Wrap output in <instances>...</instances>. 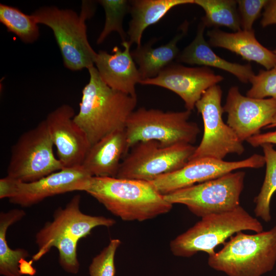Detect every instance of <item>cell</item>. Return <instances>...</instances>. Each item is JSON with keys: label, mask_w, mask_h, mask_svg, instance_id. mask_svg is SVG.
I'll list each match as a JSON object with an SVG mask.
<instances>
[{"label": "cell", "mask_w": 276, "mask_h": 276, "mask_svg": "<svg viewBox=\"0 0 276 276\" xmlns=\"http://www.w3.org/2000/svg\"><path fill=\"white\" fill-rule=\"evenodd\" d=\"M194 4L204 11L202 22L206 27L223 26L234 32L241 30L237 1L194 0Z\"/></svg>", "instance_id": "cell-24"}, {"label": "cell", "mask_w": 276, "mask_h": 276, "mask_svg": "<svg viewBox=\"0 0 276 276\" xmlns=\"http://www.w3.org/2000/svg\"><path fill=\"white\" fill-rule=\"evenodd\" d=\"M121 243L119 239L111 240L108 245L93 259L88 267L90 276H114V257Z\"/></svg>", "instance_id": "cell-28"}, {"label": "cell", "mask_w": 276, "mask_h": 276, "mask_svg": "<svg viewBox=\"0 0 276 276\" xmlns=\"http://www.w3.org/2000/svg\"><path fill=\"white\" fill-rule=\"evenodd\" d=\"M124 50L116 46L112 53H97L95 64L102 80L112 89L137 97L135 85L141 80L130 51L128 41L122 42Z\"/></svg>", "instance_id": "cell-17"}, {"label": "cell", "mask_w": 276, "mask_h": 276, "mask_svg": "<svg viewBox=\"0 0 276 276\" xmlns=\"http://www.w3.org/2000/svg\"><path fill=\"white\" fill-rule=\"evenodd\" d=\"M266 165V173L263 183L258 195L255 198L254 212L256 217L265 222L271 220L270 201L276 191V150L270 144L261 146Z\"/></svg>", "instance_id": "cell-25"}, {"label": "cell", "mask_w": 276, "mask_h": 276, "mask_svg": "<svg viewBox=\"0 0 276 276\" xmlns=\"http://www.w3.org/2000/svg\"><path fill=\"white\" fill-rule=\"evenodd\" d=\"M222 91L218 85L208 89L195 107L201 114L204 131L201 141L190 160L208 157L220 160L228 154L241 155L245 149L234 130L222 119Z\"/></svg>", "instance_id": "cell-11"}, {"label": "cell", "mask_w": 276, "mask_h": 276, "mask_svg": "<svg viewBox=\"0 0 276 276\" xmlns=\"http://www.w3.org/2000/svg\"><path fill=\"white\" fill-rule=\"evenodd\" d=\"M205 27L202 21L199 24L195 38L179 53L177 61L219 68L234 75L243 83L250 82L255 75L250 64L231 62L216 54L204 39L203 33Z\"/></svg>", "instance_id": "cell-20"}, {"label": "cell", "mask_w": 276, "mask_h": 276, "mask_svg": "<svg viewBox=\"0 0 276 276\" xmlns=\"http://www.w3.org/2000/svg\"><path fill=\"white\" fill-rule=\"evenodd\" d=\"M265 164L263 155L254 154L239 161L204 157L190 160L179 169L149 181L162 195L215 179L243 168H259Z\"/></svg>", "instance_id": "cell-13"}, {"label": "cell", "mask_w": 276, "mask_h": 276, "mask_svg": "<svg viewBox=\"0 0 276 276\" xmlns=\"http://www.w3.org/2000/svg\"><path fill=\"white\" fill-rule=\"evenodd\" d=\"M273 53L276 56V48L274 50V51H273Z\"/></svg>", "instance_id": "cell-33"}, {"label": "cell", "mask_w": 276, "mask_h": 276, "mask_svg": "<svg viewBox=\"0 0 276 276\" xmlns=\"http://www.w3.org/2000/svg\"><path fill=\"white\" fill-rule=\"evenodd\" d=\"M88 70L89 80L83 88L79 110L74 120L86 133L91 146L115 131L125 129L136 105L137 97L110 88L94 66Z\"/></svg>", "instance_id": "cell-1"}, {"label": "cell", "mask_w": 276, "mask_h": 276, "mask_svg": "<svg viewBox=\"0 0 276 276\" xmlns=\"http://www.w3.org/2000/svg\"><path fill=\"white\" fill-rule=\"evenodd\" d=\"M223 79L222 76L206 66L191 67L172 63L156 77L141 80L139 83L172 91L184 101L186 110L191 111L204 93Z\"/></svg>", "instance_id": "cell-15"}, {"label": "cell", "mask_w": 276, "mask_h": 276, "mask_svg": "<svg viewBox=\"0 0 276 276\" xmlns=\"http://www.w3.org/2000/svg\"><path fill=\"white\" fill-rule=\"evenodd\" d=\"M54 146L43 120L22 133L12 146L7 176L29 182L64 168L54 155Z\"/></svg>", "instance_id": "cell-8"}, {"label": "cell", "mask_w": 276, "mask_h": 276, "mask_svg": "<svg viewBox=\"0 0 276 276\" xmlns=\"http://www.w3.org/2000/svg\"><path fill=\"white\" fill-rule=\"evenodd\" d=\"M268 0H238L241 28L245 31L252 30L255 20L259 17Z\"/></svg>", "instance_id": "cell-30"}, {"label": "cell", "mask_w": 276, "mask_h": 276, "mask_svg": "<svg viewBox=\"0 0 276 276\" xmlns=\"http://www.w3.org/2000/svg\"><path fill=\"white\" fill-rule=\"evenodd\" d=\"M261 25L262 27L276 24V0H270L264 7Z\"/></svg>", "instance_id": "cell-31"}, {"label": "cell", "mask_w": 276, "mask_h": 276, "mask_svg": "<svg viewBox=\"0 0 276 276\" xmlns=\"http://www.w3.org/2000/svg\"><path fill=\"white\" fill-rule=\"evenodd\" d=\"M276 276V275H275Z\"/></svg>", "instance_id": "cell-34"}, {"label": "cell", "mask_w": 276, "mask_h": 276, "mask_svg": "<svg viewBox=\"0 0 276 276\" xmlns=\"http://www.w3.org/2000/svg\"><path fill=\"white\" fill-rule=\"evenodd\" d=\"M209 44L222 48L240 55L244 60L255 61L270 70L276 64V56L256 39L254 30L227 33L214 29L207 32Z\"/></svg>", "instance_id": "cell-19"}, {"label": "cell", "mask_w": 276, "mask_h": 276, "mask_svg": "<svg viewBox=\"0 0 276 276\" xmlns=\"http://www.w3.org/2000/svg\"><path fill=\"white\" fill-rule=\"evenodd\" d=\"M129 150L125 129L117 130L92 145L81 166L92 176L116 177Z\"/></svg>", "instance_id": "cell-18"}, {"label": "cell", "mask_w": 276, "mask_h": 276, "mask_svg": "<svg viewBox=\"0 0 276 276\" xmlns=\"http://www.w3.org/2000/svg\"><path fill=\"white\" fill-rule=\"evenodd\" d=\"M245 173L231 172L167 195L169 203L185 205L197 217L232 210L240 205Z\"/></svg>", "instance_id": "cell-9"}, {"label": "cell", "mask_w": 276, "mask_h": 276, "mask_svg": "<svg viewBox=\"0 0 276 276\" xmlns=\"http://www.w3.org/2000/svg\"><path fill=\"white\" fill-rule=\"evenodd\" d=\"M191 111H164L141 107L129 117L125 128L128 147L149 140L163 146L193 144L200 132L197 124L189 121Z\"/></svg>", "instance_id": "cell-7"}, {"label": "cell", "mask_w": 276, "mask_h": 276, "mask_svg": "<svg viewBox=\"0 0 276 276\" xmlns=\"http://www.w3.org/2000/svg\"><path fill=\"white\" fill-rule=\"evenodd\" d=\"M85 192L124 221L150 219L169 212L173 206L144 180L93 176Z\"/></svg>", "instance_id": "cell-2"}, {"label": "cell", "mask_w": 276, "mask_h": 276, "mask_svg": "<svg viewBox=\"0 0 276 276\" xmlns=\"http://www.w3.org/2000/svg\"><path fill=\"white\" fill-rule=\"evenodd\" d=\"M75 116L73 107L63 104L44 119L64 168L81 166L91 146L86 133L74 121Z\"/></svg>", "instance_id": "cell-16"}, {"label": "cell", "mask_w": 276, "mask_h": 276, "mask_svg": "<svg viewBox=\"0 0 276 276\" xmlns=\"http://www.w3.org/2000/svg\"><path fill=\"white\" fill-rule=\"evenodd\" d=\"M131 19L127 32L128 42L136 47L141 44L142 35L149 26L159 21L172 8L178 5L194 4V0L130 1Z\"/></svg>", "instance_id": "cell-22"}, {"label": "cell", "mask_w": 276, "mask_h": 276, "mask_svg": "<svg viewBox=\"0 0 276 276\" xmlns=\"http://www.w3.org/2000/svg\"><path fill=\"white\" fill-rule=\"evenodd\" d=\"M98 2L104 8L105 21L104 28L97 39V43H102L114 31L119 34L122 42L127 41V34L123 29V20L125 15L129 12V1L101 0Z\"/></svg>", "instance_id": "cell-27"}, {"label": "cell", "mask_w": 276, "mask_h": 276, "mask_svg": "<svg viewBox=\"0 0 276 276\" xmlns=\"http://www.w3.org/2000/svg\"><path fill=\"white\" fill-rule=\"evenodd\" d=\"M81 196H74L64 208H58L53 215V220L47 222L35 235L38 251L32 257L39 260L52 247H56L59 259L64 262L77 258V244L99 226L110 227L114 219L102 216H91L80 210Z\"/></svg>", "instance_id": "cell-3"}, {"label": "cell", "mask_w": 276, "mask_h": 276, "mask_svg": "<svg viewBox=\"0 0 276 276\" xmlns=\"http://www.w3.org/2000/svg\"><path fill=\"white\" fill-rule=\"evenodd\" d=\"M276 127V114L273 118L271 124L267 126L265 128H271Z\"/></svg>", "instance_id": "cell-32"}, {"label": "cell", "mask_w": 276, "mask_h": 276, "mask_svg": "<svg viewBox=\"0 0 276 276\" xmlns=\"http://www.w3.org/2000/svg\"><path fill=\"white\" fill-rule=\"evenodd\" d=\"M0 21L25 43H32L39 36L37 23L32 15H27L19 9L0 4Z\"/></svg>", "instance_id": "cell-26"}, {"label": "cell", "mask_w": 276, "mask_h": 276, "mask_svg": "<svg viewBox=\"0 0 276 276\" xmlns=\"http://www.w3.org/2000/svg\"><path fill=\"white\" fill-rule=\"evenodd\" d=\"M250 82L251 87L247 91V96L257 99L270 97L276 100V64L270 70H260Z\"/></svg>", "instance_id": "cell-29"}, {"label": "cell", "mask_w": 276, "mask_h": 276, "mask_svg": "<svg viewBox=\"0 0 276 276\" xmlns=\"http://www.w3.org/2000/svg\"><path fill=\"white\" fill-rule=\"evenodd\" d=\"M92 177L82 166L64 168L29 182L6 176L0 179V198H8L13 204L29 207L55 195L85 191Z\"/></svg>", "instance_id": "cell-12"}, {"label": "cell", "mask_w": 276, "mask_h": 276, "mask_svg": "<svg viewBox=\"0 0 276 276\" xmlns=\"http://www.w3.org/2000/svg\"><path fill=\"white\" fill-rule=\"evenodd\" d=\"M188 24L181 26V31L177 34L169 42L153 48L156 39L150 40L131 51V56L139 66L141 80L156 77L165 67L173 63L179 54L177 42L186 34Z\"/></svg>", "instance_id": "cell-21"}, {"label": "cell", "mask_w": 276, "mask_h": 276, "mask_svg": "<svg viewBox=\"0 0 276 276\" xmlns=\"http://www.w3.org/2000/svg\"><path fill=\"white\" fill-rule=\"evenodd\" d=\"M26 215L21 209H12L0 213V274L3 276H21V267L29 256L24 248L12 249L8 246L6 234L8 228Z\"/></svg>", "instance_id": "cell-23"}, {"label": "cell", "mask_w": 276, "mask_h": 276, "mask_svg": "<svg viewBox=\"0 0 276 276\" xmlns=\"http://www.w3.org/2000/svg\"><path fill=\"white\" fill-rule=\"evenodd\" d=\"M196 148L193 144L163 146L154 140L140 142L122 160L116 177L151 181L186 165Z\"/></svg>", "instance_id": "cell-10"}, {"label": "cell", "mask_w": 276, "mask_h": 276, "mask_svg": "<svg viewBox=\"0 0 276 276\" xmlns=\"http://www.w3.org/2000/svg\"><path fill=\"white\" fill-rule=\"evenodd\" d=\"M223 245L209 256L210 267L228 276H262L276 263V225L255 234L239 232Z\"/></svg>", "instance_id": "cell-4"}, {"label": "cell", "mask_w": 276, "mask_h": 276, "mask_svg": "<svg viewBox=\"0 0 276 276\" xmlns=\"http://www.w3.org/2000/svg\"><path fill=\"white\" fill-rule=\"evenodd\" d=\"M170 243L172 254L189 258L199 251L212 255L215 248L239 232L263 231L261 223L241 205L228 211L212 214L202 218Z\"/></svg>", "instance_id": "cell-6"}, {"label": "cell", "mask_w": 276, "mask_h": 276, "mask_svg": "<svg viewBox=\"0 0 276 276\" xmlns=\"http://www.w3.org/2000/svg\"><path fill=\"white\" fill-rule=\"evenodd\" d=\"M94 12L93 3L83 1L80 15L72 10L56 7H41L31 15L38 24L53 30L65 66L79 71L94 66L97 55L88 41L85 25Z\"/></svg>", "instance_id": "cell-5"}, {"label": "cell", "mask_w": 276, "mask_h": 276, "mask_svg": "<svg viewBox=\"0 0 276 276\" xmlns=\"http://www.w3.org/2000/svg\"><path fill=\"white\" fill-rule=\"evenodd\" d=\"M223 108L227 114L226 124L243 142L271 124L276 114V100L245 96L238 87L233 86Z\"/></svg>", "instance_id": "cell-14"}]
</instances>
